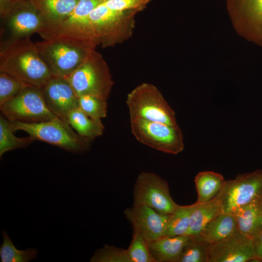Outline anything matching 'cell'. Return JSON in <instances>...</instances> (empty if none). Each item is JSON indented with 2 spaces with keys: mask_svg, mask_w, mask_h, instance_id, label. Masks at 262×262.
<instances>
[{
  "mask_svg": "<svg viewBox=\"0 0 262 262\" xmlns=\"http://www.w3.org/2000/svg\"><path fill=\"white\" fill-rule=\"evenodd\" d=\"M45 24L44 33L55 27L73 11L79 0H30Z\"/></svg>",
  "mask_w": 262,
  "mask_h": 262,
  "instance_id": "17",
  "label": "cell"
},
{
  "mask_svg": "<svg viewBox=\"0 0 262 262\" xmlns=\"http://www.w3.org/2000/svg\"><path fill=\"white\" fill-rule=\"evenodd\" d=\"M126 104L130 119H142L178 126L175 114L159 89L150 83H143L128 95Z\"/></svg>",
  "mask_w": 262,
  "mask_h": 262,
  "instance_id": "5",
  "label": "cell"
},
{
  "mask_svg": "<svg viewBox=\"0 0 262 262\" xmlns=\"http://www.w3.org/2000/svg\"><path fill=\"white\" fill-rule=\"evenodd\" d=\"M227 7L237 32L262 45V0H227Z\"/></svg>",
  "mask_w": 262,
  "mask_h": 262,
  "instance_id": "13",
  "label": "cell"
},
{
  "mask_svg": "<svg viewBox=\"0 0 262 262\" xmlns=\"http://www.w3.org/2000/svg\"><path fill=\"white\" fill-rule=\"evenodd\" d=\"M124 213L131 224L133 231L139 233L147 242L165 235L170 214L159 213L146 205L137 203L127 208Z\"/></svg>",
  "mask_w": 262,
  "mask_h": 262,
  "instance_id": "15",
  "label": "cell"
},
{
  "mask_svg": "<svg viewBox=\"0 0 262 262\" xmlns=\"http://www.w3.org/2000/svg\"><path fill=\"white\" fill-rule=\"evenodd\" d=\"M0 71L40 88L53 77L30 38L0 49Z\"/></svg>",
  "mask_w": 262,
  "mask_h": 262,
  "instance_id": "1",
  "label": "cell"
},
{
  "mask_svg": "<svg viewBox=\"0 0 262 262\" xmlns=\"http://www.w3.org/2000/svg\"><path fill=\"white\" fill-rule=\"evenodd\" d=\"M41 90L50 111L68 124V115L78 108V97L66 78L53 76Z\"/></svg>",
  "mask_w": 262,
  "mask_h": 262,
  "instance_id": "16",
  "label": "cell"
},
{
  "mask_svg": "<svg viewBox=\"0 0 262 262\" xmlns=\"http://www.w3.org/2000/svg\"><path fill=\"white\" fill-rule=\"evenodd\" d=\"M223 212L222 198L220 192L217 196L208 201L196 203L191 214L190 226L187 235H198L208 222Z\"/></svg>",
  "mask_w": 262,
  "mask_h": 262,
  "instance_id": "20",
  "label": "cell"
},
{
  "mask_svg": "<svg viewBox=\"0 0 262 262\" xmlns=\"http://www.w3.org/2000/svg\"><path fill=\"white\" fill-rule=\"evenodd\" d=\"M238 231L231 212H223L208 222L198 235L209 244L219 242Z\"/></svg>",
  "mask_w": 262,
  "mask_h": 262,
  "instance_id": "21",
  "label": "cell"
},
{
  "mask_svg": "<svg viewBox=\"0 0 262 262\" xmlns=\"http://www.w3.org/2000/svg\"><path fill=\"white\" fill-rule=\"evenodd\" d=\"M78 108L91 118L101 120L107 116V99L86 95L78 97Z\"/></svg>",
  "mask_w": 262,
  "mask_h": 262,
  "instance_id": "28",
  "label": "cell"
},
{
  "mask_svg": "<svg viewBox=\"0 0 262 262\" xmlns=\"http://www.w3.org/2000/svg\"><path fill=\"white\" fill-rule=\"evenodd\" d=\"M187 235L163 236L147 242L150 252L156 262H178L181 251L188 240Z\"/></svg>",
  "mask_w": 262,
  "mask_h": 262,
  "instance_id": "19",
  "label": "cell"
},
{
  "mask_svg": "<svg viewBox=\"0 0 262 262\" xmlns=\"http://www.w3.org/2000/svg\"><path fill=\"white\" fill-rule=\"evenodd\" d=\"M127 251L131 262H156L150 252L147 241L136 232L133 231Z\"/></svg>",
  "mask_w": 262,
  "mask_h": 262,
  "instance_id": "29",
  "label": "cell"
},
{
  "mask_svg": "<svg viewBox=\"0 0 262 262\" xmlns=\"http://www.w3.org/2000/svg\"><path fill=\"white\" fill-rule=\"evenodd\" d=\"M151 0H106L105 5L109 8L118 11L144 10Z\"/></svg>",
  "mask_w": 262,
  "mask_h": 262,
  "instance_id": "32",
  "label": "cell"
},
{
  "mask_svg": "<svg viewBox=\"0 0 262 262\" xmlns=\"http://www.w3.org/2000/svg\"><path fill=\"white\" fill-rule=\"evenodd\" d=\"M130 123L132 134L142 144L172 154H177L183 150V135L179 126L141 118L130 119Z\"/></svg>",
  "mask_w": 262,
  "mask_h": 262,
  "instance_id": "9",
  "label": "cell"
},
{
  "mask_svg": "<svg viewBox=\"0 0 262 262\" xmlns=\"http://www.w3.org/2000/svg\"><path fill=\"white\" fill-rule=\"evenodd\" d=\"M258 260L252 239L238 230L217 242L210 244L208 262H246Z\"/></svg>",
  "mask_w": 262,
  "mask_h": 262,
  "instance_id": "14",
  "label": "cell"
},
{
  "mask_svg": "<svg viewBox=\"0 0 262 262\" xmlns=\"http://www.w3.org/2000/svg\"><path fill=\"white\" fill-rule=\"evenodd\" d=\"M66 78L78 97L88 95L108 99L114 85L108 64L96 49Z\"/></svg>",
  "mask_w": 262,
  "mask_h": 262,
  "instance_id": "4",
  "label": "cell"
},
{
  "mask_svg": "<svg viewBox=\"0 0 262 262\" xmlns=\"http://www.w3.org/2000/svg\"><path fill=\"white\" fill-rule=\"evenodd\" d=\"M196 205H178L168 218L164 236L174 237L187 235L190 226L191 214Z\"/></svg>",
  "mask_w": 262,
  "mask_h": 262,
  "instance_id": "25",
  "label": "cell"
},
{
  "mask_svg": "<svg viewBox=\"0 0 262 262\" xmlns=\"http://www.w3.org/2000/svg\"><path fill=\"white\" fill-rule=\"evenodd\" d=\"M0 109L10 122L62 121L48 107L41 88L29 84L16 97L0 106Z\"/></svg>",
  "mask_w": 262,
  "mask_h": 262,
  "instance_id": "8",
  "label": "cell"
},
{
  "mask_svg": "<svg viewBox=\"0 0 262 262\" xmlns=\"http://www.w3.org/2000/svg\"><path fill=\"white\" fill-rule=\"evenodd\" d=\"M10 122L0 116V157L6 152L18 148L25 147L34 141L30 136L17 137L13 133Z\"/></svg>",
  "mask_w": 262,
  "mask_h": 262,
  "instance_id": "27",
  "label": "cell"
},
{
  "mask_svg": "<svg viewBox=\"0 0 262 262\" xmlns=\"http://www.w3.org/2000/svg\"><path fill=\"white\" fill-rule=\"evenodd\" d=\"M20 0H0V18L4 17Z\"/></svg>",
  "mask_w": 262,
  "mask_h": 262,
  "instance_id": "34",
  "label": "cell"
},
{
  "mask_svg": "<svg viewBox=\"0 0 262 262\" xmlns=\"http://www.w3.org/2000/svg\"><path fill=\"white\" fill-rule=\"evenodd\" d=\"M189 236L178 262H208L210 244L198 235Z\"/></svg>",
  "mask_w": 262,
  "mask_h": 262,
  "instance_id": "26",
  "label": "cell"
},
{
  "mask_svg": "<svg viewBox=\"0 0 262 262\" xmlns=\"http://www.w3.org/2000/svg\"><path fill=\"white\" fill-rule=\"evenodd\" d=\"M238 230L253 238L262 229V197L232 210Z\"/></svg>",
  "mask_w": 262,
  "mask_h": 262,
  "instance_id": "18",
  "label": "cell"
},
{
  "mask_svg": "<svg viewBox=\"0 0 262 262\" xmlns=\"http://www.w3.org/2000/svg\"><path fill=\"white\" fill-rule=\"evenodd\" d=\"M133 196V203L146 205L162 214L172 213L179 205L170 195L167 182L152 172L138 175Z\"/></svg>",
  "mask_w": 262,
  "mask_h": 262,
  "instance_id": "10",
  "label": "cell"
},
{
  "mask_svg": "<svg viewBox=\"0 0 262 262\" xmlns=\"http://www.w3.org/2000/svg\"><path fill=\"white\" fill-rule=\"evenodd\" d=\"M2 243L0 246V260L1 262H29L38 259V250L29 247L24 250H19L14 245L7 233L1 231Z\"/></svg>",
  "mask_w": 262,
  "mask_h": 262,
  "instance_id": "24",
  "label": "cell"
},
{
  "mask_svg": "<svg viewBox=\"0 0 262 262\" xmlns=\"http://www.w3.org/2000/svg\"><path fill=\"white\" fill-rule=\"evenodd\" d=\"M67 121L80 136L86 139H95L104 132V126L101 120L91 118L78 108L69 114Z\"/></svg>",
  "mask_w": 262,
  "mask_h": 262,
  "instance_id": "23",
  "label": "cell"
},
{
  "mask_svg": "<svg viewBox=\"0 0 262 262\" xmlns=\"http://www.w3.org/2000/svg\"><path fill=\"white\" fill-rule=\"evenodd\" d=\"M28 85L7 73L0 71V106L16 97Z\"/></svg>",
  "mask_w": 262,
  "mask_h": 262,
  "instance_id": "30",
  "label": "cell"
},
{
  "mask_svg": "<svg viewBox=\"0 0 262 262\" xmlns=\"http://www.w3.org/2000/svg\"><path fill=\"white\" fill-rule=\"evenodd\" d=\"M91 262H131L127 249L105 245L97 249L91 258Z\"/></svg>",
  "mask_w": 262,
  "mask_h": 262,
  "instance_id": "31",
  "label": "cell"
},
{
  "mask_svg": "<svg viewBox=\"0 0 262 262\" xmlns=\"http://www.w3.org/2000/svg\"><path fill=\"white\" fill-rule=\"evenodd\" d=\"M106 0H79L72 13L55 27L40 36L46 40L64 37L94 45L93 33L89 18L91 12Z\"/></svg>",
  "mask_w": 262,
  "mask_h": 262,
  "instance_id": "11",
  "label": "cell"
},
{
  "mask_svg": "<svg viewBox=\"0 0 262 262\" xmlns=\"http://www.w3.org/2000/svg\"><path fill=\"white\" fill-rule=\"evenodd\" d=\"M52 76L66 78L83 62L93 44L71 39L54 37L35 43Z\"/></svg>",
  "mask_w": 262,
  "mask_h": 262,
  "instance_id": "2",
  "label": "cell"
},
{
  "mask_svg": "<svg viewBox=\"0 0 262 262\" xmlns=\"http://www.w3.org/2000/svg\"><path fill=\"white\" fill-rule=\"evenodd\" d=\"M254 249L258 260L262 261V229L252 238Z\"/></svg>",
  "mask_w": 262,
  "mask_h": 262,
  "instance_id": "33",
  "label": "cell"
},
{
  "mask_svg": "<svg viewBox=\"0 0 262 262\" xmlns=\"http://www.w3.org/2000/svg\"><path fill=\"white\" fill-rule=\"evenodd\" d=\"M223 212H231L239 207L262 197V169L238 175L226 180L221 189Z\"/></svg>",
  "mask_w": 262,
  "mask_h": 262,
  "instance_id": "12",
  "label": "cell"
},
{
  "mask_svg": "<svg viewBox=\"0 0 262 262\" xmlns=\"http://www.w3.org/2000/svg\"><path fill=\"white\" fill-rule=\"evenodd\" d=\"M10 123L14 132L23 131L34 140L43 141L75 154L84 152L89 146L87 139L77 134L68 124L61 120Z\"/></svg>",
  "mask_w": 262,
  "mask_h": 262,
  "instance_id": "6",
  "label": "cell"
},
{
  "mask_svg": "<svg viewBox=\"0 0 262 262\" xmlns=\"http://www.w3.org/2000/svg\"><path fill=\"white\" fill-rule=\"evenodd\" d=\"M1 19L0 49L21 40L30 38L45 29L43 18L30 0H20Z\"/></svg>",
  "mask_w": 262,
  "mask_h": 262,
  "instance_id": "7",
  "label": "cell"
},
{
  "mask_svg": "<svg viewBox=\"0 0 262 262\" xmlns=\"http://www.w3.org/2000/svg\"><path fill=\"white\" fill-rule=\"evenodd\" d=\"M197 197L196 203L208 201L215 197L224 186L226 180L222 174L212 171H201L194 180Z\"/></svg>",
  "mask_w": 262,
  "mask_h": 262,
  "instance_id": "22",
  "label": "cell"
},
{
  "mask_svg": "<svg viewBox=\"0 0 262 262\" xmlns=\"http://www.w3.org/2000/svg\"><path fill=\"white\" fill-rule=\"evenodd\" d=\"M137 11H118L107 7L104 2L90 14L95 43L102 48L113 47L132 35Z\"/></svg>",
  "mask_w": 262,
  "mask_h": 262,
  "instance_id": "3",
  "label": "cell"
}]
</instances>
